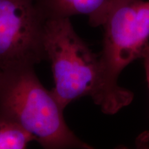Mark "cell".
Here are the masks:
<instances>
[{"instance_id":"2","label":"cell","mask_w":149,"mask_h":149,"mask_svg":"<svg viewBox=\"0 0 149 149\" xmlns=\"http://www.w3.org/2000/svg\"><path fill=\"white\" fill-rule=\"evenodd\" d=\"M63 111L34 66L0 71V115L18 123L44 148H93L70 130Z\"/></svg>"},{"instance_id":"4","label":"cell","mask_w":149,"mask_h":149,"mask_svg":"<svg viewBox=\"0 0 149 149\" xmlns=\"http://www.w3.org/2000/svg\"><path fill=\"white\" fill-rule=\"evenodd\" d=\"M47 19L36 0H0V71L47 59Z\"/></svg>"},{"instance_id":"7","label":"cell","mask_w":149,"mask_h":149,"mask_svg":"<svg viewBox=\"0 0 149 149\" xmlns=\"http://www.w3.org/2000/svg\"><path fill=\"white\" fill-rule=\"evenodd\" d=\"M141 58L143 59V62H144V66L145 71H146L147 82H148L149 88V44L145 48Z\"/></svg>"},{"instance_id":"1","label":"cell","mask_w":149,"mask_h":149,"mask_svg":"<svg viewBox=\"0 0 149 149\" xmlns=\"http://www.w3.org/2000/svg\"><path fill=\"white\" fill-rule=\"evenodd\" d=\"M44 48L55 83L51 91L61 109L86 96L105 114H115L127 107L110 91L100 53H94L76 33L70 18L48 19Z\"/></svg>"},{"instance_id":"5","label":"cell","mask_w":149,"mask_h":149,"mask_svg":"<svg viewBox=\"0 0 149 149\" xmlns=\"http://www.w3.org/2000/svg\"><path fill=\"white\" fill-rule=\"evenodd\" d=\"M47 19L86 15L93 27L102 26L120 0H36Z\"/></svg>"},{"instance_id":"6","label":"cell","mask_w":149,"mask_h":149,"mask_svg":"<svg viewBox=\"0 0 149 149\" xmlns=\"http://www.w3.org/2000/svg\"><path fill=\"white\" fill-rule=\"evenodd\" d=\"M36 138L18 123L0 115V149H24Z\"/></svg>"},{"instance_id":"3","label":"cell","mask_w":149,"mask_h":149,"mask_svg":"<svg viewBox=\"0 0 149 149\" xmlns=\"http://www.w3.org/2000/svg\"><path fill=\"white\" fill-rule=\"evenodd\" d=\"M103 46L100 53L104 78L113 94L131 103V91L118 84L124 68L141 58L149 44V0H120L102 25Z\"/></svg>"}]
</instances>
